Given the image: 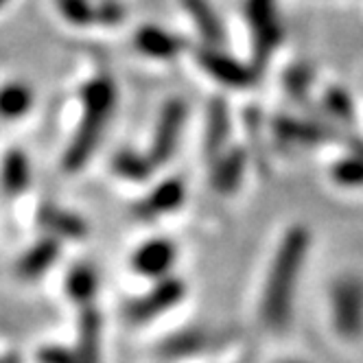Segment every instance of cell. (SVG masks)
Masks as SVG:
<instances>
[{"instance_id":"6da1fadb","label":"cell","mask_w":363,"mask_h":363,"mask_svg":"<svg viewBox=\"0 0 363 363\" xmlns=\"http://www.w3.org/2000/svg\"><path fill=\"white\" fill-rule=\"evenodd\" d=\"M311 243H313L311 230L304 223H294L284 230L274 252L261 296V320L269 330L280 333L291 324L298 282Z\"/></svg>"},{"instance_id":"7a4b0ae2","label":"cell","mask_w":363,"mask_h":363,"mask_svg":"<svg viewBox=\"0 0 363 363\" xmlns=\"http://www.w3.org/2000/svg\"><path fill=\"white\" fill-rule=\"evenodd\" d=\"M79 103L82 118L62 155V171L70 175L88 167L99 143L106 136V129L118 106L116 82L110 74H94L79 88Z\"/></svg>"},{"instance_id":"3957f363","label":"cell","mask_w":363,"mask_h":363,"mask_svg":"<svg viewBox=\"0 0 363 363\" xmlns=\"http://www.w3.org/2000/svg\"><path fill=\"white\" fill-rule=\"evenodd\" d=\"M243 11L250 29V64L261 72L284 40L278 0H243Z\"/></svg>"},{"instance_id":"277c9868","label":"cell","mask_w":363,"mask_h":363,"mask_svg":"<svg viewBox=\"0 0 363 363\" xmlns=\"http://www.w3.org/2000/svg\"><path fill=\"white\" fill-rule=\"evenodd\" d=\"M189 296V284L179 276H164L160 280H153V287L145 294L129 298L123 304V318L132 326H143L169 313L171 308L179 306Z\"/></svg>"},{"instance_id":"5b68a950","label":"cell","mask_w":363,"mask_h":363,"mask_svg":"<svg viewBox=\"0 0 363 363\" xmlns=\"http://www.w3.org/2000/svg\"><path fill=\"white\" fill-rule=\"evenodd\" d=\"M189 114H191L189 103L182 96H171L162 103L158 118H155V125H153V132H151L149 149H147V155L158 169L169 164L175 158Z\"/></svg>"},{"instance_id":"8992f818","label":"cell","mask_w":363,"mask_h":363,"mask_svg":"<svg viewBox=\"0 0 363 363\" xmlns=\"http://www.w3.org/2000/svg\"><path fill=\"white\" fill-rule=\"evenodd\" d=\"M333 328L344 342H357L363 322V287L357 274H344L330 289Z\"/></svg>"},{"instance_id":"52a82bcc","label":"cell","mask_w":363,"mask_h":363,"mask_svg":"<svg viewBox=\"0 0 363 363\" xmlns=\"http://www.w3.org/2000/svg\"><path fill=\"white\" fill-rule=\"evenodd\" d=\"M195 62L213 82L230 90H247L258 82V77H261V72L250 62H243L232 53H228V48L201 46L195 50Z\"/></svg>"},{"instance_id":"ba28073f","label":"cell","mask_w":363,"mask_h":363,"mask_svg":"<svg viewBox=\"0 0 363 363\" xmlns=\"http://www.w3.org/2000/svg\"><path fill=\"white\" fill-rule=\"evenodd\" d=\"M179 247L169 237H151L134 247L129 254V272L147 278V280H160L173 274L177 265Z\"/></svg>"},{"instance_id":"9c48e42d","label":"cell","mask_w":363,"mask_h":363,"mask_svg":"<svg viewBox=\"0 0 363 363\" xmlns=\"http://www.w3.org/2000/svg\"><path fill=\"white\" fill-rule=\"evenodd\" d=\"M189 189L182 177H167L151 186L134 206H132V217L145 223L158 221L167 215L177 213L182 206L186 203Z\"/></svg>"},{"instance_id":"30bf717a","label":"cell","mask_w":363,"mask_h":363,"mask_svg":"<svg viewBox=\"0 0 363 363\" xmlns=\"http://www.w3.org/2000/svg\"><path fill=\"white\" fill-rule=\"evenodd\" d=\"M134 50L138 55L153 62H171L189 50V40L175 31H169L160 24H140L132 38Z\"/></svg>"},{"instance_id":"8fae6325","label":"cell","mask_w":363,"mask_h":363,"mask_svg":"<svg viewBox=\"0 0 363 363\" xmlns=\"http://www.w3.org/2000/svg\"><path fill=\"white\" fill-rule=\"evenodd\" d=\"M250 167V155L243 147H225L211 160V186L217 195H235Z\"/></svg>"},{"instance_id":"7c38bea8","label":"cell","mask_w":363,"mask_h":363,"mask_svg":"<svg viewBox=\"0 0 363 363\" xmlns=\"http://www.w3.org/2000/svg\"><path fill=\"white\" fill-rule=\"evenodd\" d=\"M272 132L282 145L294 147H313L335 138V129L318 121L298 118L289 114H280L272 121Z\"/></svg>"},{"instance_id":"4fadbf2b","label":"cell","mask_w":363,"mask_h":363,"mask_svg":"<svg viewBox=\"0 0 363 363\" xmlns=\"http://www.w3.org/2000/svg\"><path fill=\"white\" fill-rule=\"evenodd\" d=\"M35 217L44 235H50L60 241H84L88 237L86 219L79 213H72L55 201H44Z\"/></svg>"},{"instance_id":"5bb4252c","label":"cell","mask_w":363,"mask_h":363,"mask_svg":"<svg viewBox=\"0 0 363 363\" xmlns=\"http://www.w3.org/2000/svg\"><path fill=\"white\" fill-rule=\"evenodd\" d=\"M62 243L60 239L44 235L40 237L33 245H29L24 250L18 261H16V276L24 282H31V280H40L42 276H46L53 265L60 261L62 256Z\"/></svg>"},{"instance_id":"9a60e30c","label":"cell","mask_w":363,"mask_h":363,"mask_svg":"<svg viewBox=\"0 0 363 363\" xmlns=\"http://www.w3.org/2000/svg\"><path fill=\"white\" fill-rule=\"evenodd\" d=\"M179 7L191 18L197 35L201 38V46H228V31L221 16L217 13L211 0H179Z\"/></svg>"},{"instance_id":"2e32d148","label":"cell","mask_w":363,"mask_h":363,"mask_svg":"<svg viewBox=\"0 0 363 363\" xmlns=\"http://www.w3.org/2000/svg\"><path fill=\"white\" fill-rule=\"evenodd\" d=\"M232 136V112L223 96H215L208 103V112H206V127H203V155L208 160L228 147Z\"/></svg>"},{"instance_id":"e0dca14e","label":"cell","mask_w":363,"mask_h":363,"mask_svg":"<svg viewBox=\"0 0 363 363\" xmlns=\"http://www.w3.org/2000/svg\"><path fill=\"white\" fill-rule=\"evenodd\" d=\"M77 352L86 363H101L103 350V313L96 304L82 306L77 315Z\"/></svg>"},{"instance_id":"ac0fdd59","label":"cell","mask_w":363,"mask_h":363,"mask_svg":"<svg viewBox=\"0 0 363 363\" xmlns=\"http://www.w3.org/2000/svg\"><path fill=\"white\" fill-rule=\"evenodd\" d=\"M31 177L33 171L29 155L18 147H11L3 155V162H0V191H3L5 197L13 199L29 189Z\"/></svg>"},{"instance_id":"d6986e66","label":"cell","mask_w":363,"mask_h":363,"mask_svg":"<svg viewBox=\"0 0 363 363\" xmlns=\"http://www.w3.org/2000/svg\"><path fill=\"white\" fill-rule=\"evenodd\" d=\"M64 291L77 308L90 306L101 291V274L90 263H77L64 278Z\"/></svg>"},{"instance_id":"ffe728a7","label":"cell","mask_w":363,"mask_h":363,"mask_svg":"<svg viewBox=\"0 0 363 363\" xmlns=\"http://www.w3.org/2000/svg\"><path fill=\"white\" fill-rule=\"evenodd\" d=\"M213 342H215V333H211L208 328L189 326V328H182L169 335L158 350L162 357H169V359H186V357L208 350Z\"/></svg>"},{"instance_id":"44dd1931","label":"cell","mask_w":363,"mask_h":363,"mask_svg":"<svg viewBox=\"0 0 363 363\" xmlns=\"http://www.w3.org/2000/svg\"><path fill=\"white\" fill-rule=\"evenodd\" d=\"M35 108V90L31 84L13 79L0 86V121H20Z\"/></svg>"},{"instance_id":"7402d4cb","label":"cell","mask_w":363,"mask_h":363,"mask_svg":"<svg viewBox=\"0 0 363 363\" xmlns=\"http://www.w3.org/2000/svg\"><path fill=\"white\" fill-rule=\"evenodd\" d=\"M110 169L123 182H129V184H145V182L153 177L158 167L151 162L147 151L140 153L136 149H121L112 155Z\"/></svg>"},{"instance_id":"603a6c76","label":"cell","mask_w":363,"mask_h":363,"mask_svg":"<svg viewBox=\"0 0 363 363\" xmlns=\"http://www.w3.org/2000/svg\"><path fill=\"white\" fill-rule=\"evenodd\" d=\"M320 108L326 116H330L337 123L352 125L357 118V108L350 92L342 86H330L322 92L320 99Z\"/></svg>"},{"instance_id":"cb8c5ba5","label":"cell","mask_w":363,"mask_h":363,"mask_svg":"<svg viewBox=\"0 0 363 363\" xmlns=\"http://www.w3.org/2000/svg\"><path fill=\"white\" fill-rule=\"evenodd\" d=\"M313 82H315V72L306 62H296L282 72V88L296 103H306L311 99Z\"/></svg>"},{"instance_id":"d4e9b609","label":"cell","mask_w":363,"mask_h":363,"mask_svg":"<svg viewBox=\"0 0 363 363\" xmlns=\"http://www.w3.org/2000/svg\"><path fill=\"white\" fill-rule=\"evenodd\" d=\"M328 175L333 179V184H337L340 189H359L361 179H363V167H361L359 149H354L352 153L342 155V158H337L330 164Z\"/></svg>"},{"instance_id":"484cf974","label":"cell","mask_w":363,"mask_h":363,"mask_svg":"<svg viewBox=\"0 0 363 363\" xmlns=\"http://www.w3.org/2000/svg\"><path fill=\"white\" fill-rule=\"evenodd\" d=\"M55 9L70 27H94V0H55Z\"/></svg>"},{"instance_id":"4316f807","label":"cell","mask_w":363,"mask_h":363,"mask_svg":"<svg viewBox=\"0 0 363 363\" xmlns=\"http://www.w3.org/2000/svg\"><path fill=\"white\" fill-rule=\"evenodd\" d=\"M127 18L123 0H94V27H118Z\"/></svg>"},{"instance_id":"83f0119b","label":"cell","mask_w":363,"mask_h":363,"mask_svg":"<svg viewBox=\"0 0 363 363\" xmlns=\"http://www.w3.org/2000/svg\"><path fill=\"white\" fill-rule=\"evenodd\" d=\"M35 361L38 363H86L74 346H62V344L40 346L35 352Z\"/></svg>"},{"instance_id":"f1b7e54d","label":"cell","mask_w":363,"mask_h":363,"mask_svg":"<svg viewBox=\"0 0 363 363\" xmlns=\"http://www.w3.org/2000/svg\"><path fill=\"white\" fill-rule=\"evenodd\" d=\"M276 363H308V361H302V359H282V361H276Z\"/></svg>"},{"instance_id":"f546056e","label":"cell","mask_w":363,"mask_h":363,"mask_svg":"<svg viewBox=\"0 0 363 363\" xmlns=\"http://www.w3.org/2000/svg\"><path fill=\"white\" fill-rule=\"evenodd\" d=\"M5 3H7V0H0V9H3V7H5Z\"/></svg>"}]
</instances>
